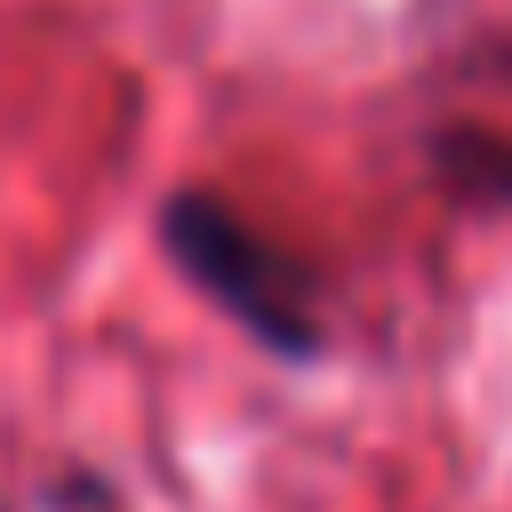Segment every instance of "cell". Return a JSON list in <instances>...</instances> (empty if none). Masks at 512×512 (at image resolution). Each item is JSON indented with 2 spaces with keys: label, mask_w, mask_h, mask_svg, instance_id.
Listing matches in <instances>:
<instances>
[{
  "label": "cell",
  "mask_w": 512,
  "mask_h": 512,
  "mask_svg": "<svg viewBox=\"0 0 512 512\" xmlns=\"http://www.w3.org/2000/svg\"><path fill=\"white\" fill-rule=\"evenodd\" d=\"M160 248L176 256V272L272 360H320L328 352V320H320V280L296 248H280L248 208H232L208 184H176L152 216Z\"/></svg>",
  "instance_id": "1"
},
{
  "label": "cell",
  "mask_w": 512,
  "mask_h": 512,
  "mask_svg": "<svg viewBox=\"0 0 512 512\" xmlns=\"http://www.w3.org/2000/svg\"><path fill=\"white\" fill-rule=\"evenodd\" d=\"M432 160H440V176L464 184L480 208L512 200V144H496L488 128H440V136H432Z\"/></svg>",
  "instance_id": "2"
}]
</instances>
